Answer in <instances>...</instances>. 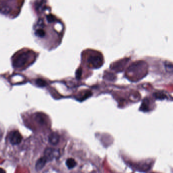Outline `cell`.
<instances>
[{
  "label": "cell",
  "instance_id": "1",
  "mask_svg": "<svg viewBox=\"0 0 173 173\" xmlns=\"http://www.w3.org/2000/svg\"><path fill=\"white\" fill-rule=\"evenodd\" d=\"M30 56H32V54L29 52H23L19 53L16 57H14L13 62V66L17 68L24 67L29 62Z\"/></svg>",
  "mask_w": 173,
  "mask_h": 173
},
{
  "label": "cell",
  "instance_id": "2",
  "mask_svg": "<svg viewBox=\"0 0 173 173\" xmlns=\"http://www.w3.org/2000/svg\"><path fill=\"white\" fill-rule=\"evenodd\" d=\"M60 155V151L58 149L52 148H47L44 151V157L47 162L52 161L55 158H57Z\"/></svg>",
  "mask_w": 173,
  "mask_h": 173
},
{
  "label": "cell",
  "instance_id": "3",
  "mask_svg": "<svg viewBox=\"0 0 173 173\" xmlns=\"http://www.w3.org/2000/svg\"><path fill=\"white\" fill-rule=\"evenodd\" d=\"M23 137L17 131H13L9 135V140L12 145H19L22 141Z\"/></svg>",
  "mask_w": 173,
  "mask_h": 173
},
{
  "label": "cell",
  "instance_id": "4",
  "mask_svg": "<svg viewBox=\"0 0 173 173\" xmlns=\"http://www.w3.org/2000/svg\"><path fill=\"white\" fill-rule=\"evenodd\" d=\"M60 135L56 132H53L49 135L48 141L52 145H57L60 142Z\"/></svg>",
  "mask_w": 173,
  "mask_h": 173
},
{
  "label": "cell",
  "instance_id": "5",
  "mask_svg": "<svg viewBox=\"0 0 173 173\" xmlns=\"http://www.w3.org/2000/svg\"><path fill=\"white\" fill-rule=\"evenodd\" d=\"M47 162V161L46 158L43 156V157L40 158L36 162V166H35V168L36 170L38 171H41L42 169L44 168L46 163Z\"/></svg>",
  "mask_w": 173,
  "mask_h": 173
},
{
  "label": "cell",
  "instance_id": "6",
  "mask_svg": "<svg viewBox=\"0 0 173 173\" xmlns=\"http://www.w3.org/2000/svg\"><path fill=\"white\" fill-rule=\"evenodd\" d=\"M89 62L92 66L97 67V66H99V65H101L102 60L99 56H92L89 58Z\"/></svg>",
  "mask_w": 173,
  "mask_h": 173
},
{
  "label": "cell",
  "instance_id": "7",
  "mask_svg": "<svg viewBox=\"0 0 173 173\" xmlns=\"http://www.w3.org/2000/svg\"><path fill=\"white\" fill-rule=\"evenodd\" d=\"M66 164L68 167V168L69 169H72L76 166L77 162L75 160V159L72 158H70L67 159L66 162Z\"/></svg>",
  "mask_w": 173,
  "mask_h": 173
},
{
  "label": "cell",
  "instance_id": "8",
  "mask_svg": "<svg viewBox=\"0 0 173 173\" xmlns=\"http://www.w3.org/2000/svg\"><path fill=\"white\" fill-rule=\"evenodd\" d=\"M164 65H165L166 70H168L169 72H172V71H173V66H172V63L170 62H166Z\"/></svg>",
  "mask_w": 173,
  "mask_h": 173
},
{
  "label": "cell",
  "instance_id": "9",
  "mask_svg": "<svg viewBox=\"0 0 173 173\" xmlns=\"http://www.w3.org/2000/svg\"><path fill=\"white\" fill-rule=\"evenodd\" d=\"M3 136V131L2 129L0 128V141H1Z\"/></svg>",
  "mask_w": 173,
  "mask_h": 173
},
{
  "label": "cell",
  "instance_id": "10",
  "mask_svg": "<svg viewBox=\"0 0 173 173\" xmlns=\"http://www.w3.org/2000/svg\"><path fill=\"white\" fill-rule=\"evenodd\" d=\"M0 173H6V172L3 168H0Z\"/></svg>",
  "mask_w": 173,
  "mask_h": 173
}]
</instances>
